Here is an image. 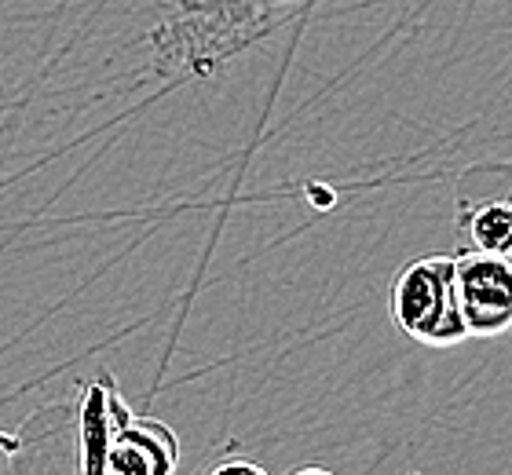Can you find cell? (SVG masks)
<instances>
[{
  "instance_id": "6da1fadb",
  "label": "cell",
  "mask_w": 512,
  "mask_h": 475,
  "mask_svg": "<svg viewBox=\"0 0 512 475\" xmlns=\"http://www.w3.org/2000/svg\"><path fill=\"white\" fill-rule=\"evenodd\" d=\"M392 322L406 337L428 348H454L469 337L458 307L454 256H417L395 275L388 296Z\"/></svg>"
},
{
  "instance_id": "7a4b0ae2",
  "label": "cell",
  "mask_w": 512,
  "mask_h": 475,
  "mask_svg": "<svg viewBox=\"0 0 512 475\" xmlns=\"http://www.w3.org/2000/svg\"><path fill=\"white\" fill-rule=\"evenodd\" d=\"M458 307L469 337H502L512 329V260L491 253L454 256Z\"/></svg>"
},
{
  "instance_id": "3957f363",
  "label": "cell",
  "mask_w": 512,
  "mask_h": 475,
  "mask_svg": "<svg viewBox=\"0 0 512 475\" xmlns=\"http://www.w3.org/2000/svg\"><path fill=\"white\" fill-rule=\"evenodd\" d=\"M180 439L165 421L132 417L118 432L107 457L110 475H176Z\"/></svg>"
},
{
  "instance_id": "277c9868",
  "label": "cell",
  "mask_w": 512,
  "mask_h": 475,
  "mask_svg": "<svg viewBox=\"0 0 512 475\" xmlns=\"http://www.w3.org/2000/svg\"><path fill=\"white\" fill-rule=\"evenodd\" d=\"M132 421V410L118 395V384L110 373L85 391V406H81V472L85 475H110L107 457L118 432Z\"/></svg>"
},
{
  "instance_id": "5b68a950",
  "label": "cell",
  "mask_w": 512,
  "mask_h": 475,
  "mask_svg": "<svg viewBox=\"0 0 512 475\" xmlns=\"http://www.w3.org/2000/svg\"><path fill=\"white\" fill-rule=\"evenodd\" d=\"M461 234L476 253L512 256V205L509 201H483L461 216Z\"/></svg>"
},
{
  "instance_id": "8992f818",
  "label": "cell",
  "mask_w": 512,
  "mask_h": 475,
  "mask_svg": "<svg viewBox=\"0 0 512 475\" xmlns=\"http://www.w3.org/2000/svg\"><path fill=\"white\" fill-rule=\"evenodd\" d=\"M209 475H271V472L264 465H256V461H249V457H227Z\"/></svg>"
},
{
  "instance_id": "52a82bcc",
  "label": "cell",
  "mask_w": 512,
  "mask_h": 475,
  "mask_svg": "<svg viewBox=\"0 0 512 475\" xmlns=\"http://www.w3.org/2000/svg\"><path fill=\"white\" fill-rule=\"evenodd\" d=\"M293 475H337V472H330V468H315V465H311V468H297Z\"/></svg>"
},
{
  "instance_id": "ba28073f",
  "label": "cell",
  "mask_w": 512,
  "mask_h": 475,
  "mask_svg": "<svg viewBox=\"0 0 512 475\" xmlns=\"http://www.w3.org/2000/svg\"><path fill=\"white\" fill-rule=\"evenodd\" d=\"M275 4H289V0H275Z\"/></svg>"
},
{
  "instance_id": "9c48e42d",
  "label": "cell",
  "mask_w": 512,
  "mask_h": 475,
  "mask_svg": "<svg viewBox=\"0 0 512 475\" xmlns=\"http://www.w3.org/2000/svg\"><path fill=\"white\" fill-rule=\"evenodd\" d=\"M509 260H512V256H509Z\"/></svg>"
},
{
  "instance_id": "30bf717a",
  "label": "cell",
  "mask_w": 512,
  "mask_h": 475,
  "mask_svg": "<svg viewBox=\"0 0 512 475\" xmlns=\"http://www.w3.org/2000/svg\"><path fill=\"white\" fill-rule=\"evenodd\" d=\"M509 205H512V201H509Z\"/></svg>"
}]
</instances>
